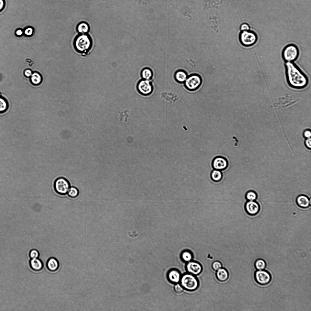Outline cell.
Listing matches in <instances>:
<instances>
[{"label": "cell", "mask_w": 311, "mask_h": 311, "mask_svg": "<svg viewBox=\"0 0 311 311\" xmlns=\"http://www.w3.org/2000/svg\"><path fill=\"white\" fill-rule=\"evenodd\" d=\"M137 88L138 92L144 96L150 95L153 90V87L150 80L143 79L138 82Z\"/></svg>", "instance_id": "obj_9"}, {"label": "cell", "mask_w": 311, "mask_h": 311, "mask_svg": "<svg viewBox=\"0 0 311 311\" xmlns=\"http://www.w3.org/2000/svg\"><path fill=\"white\" fill-rule=\"evenodd\" d=\"M73 45L75 50L82 56L89 54L93 46L92 38L88 34H78L74 39Z\"/></svg>", "instance_id": "obj_2"}, {"label": "cell", "mask_w": 311, "mask_h": 311, "mask_svg": "<svg viewBox=\"0 0 311 311\" xmlns=\"http://www.w3.org/2000/svg\"><path fill=\"white\" fill-rule=\"evenodd\" d=\"M212 166L214 170L220 171L226 169L229 165L228 161L225 157L219 156L215 158L212 162Z\"/></svg>", "instance_id": "obj_10"}, {"label": "cell", "mask_w": 311, "mask_h": 311, "mask_svg": "<svg viewBox=\"0 0 311 311\" xmlns=\"http://www.w3.org/2000/svg\"><path fill=\"white\" fill-rule=\"evenodd\" d=\"M244 208L247 214L251 216L258 214L260 210L259 204L255 201H247L245 204Z\"/></svg>", "instance_id": "obj_11"}, {"label": "cell", "mask_w": 311, "mask_h": 311, "mask_svg": "<svg viewBox=\"0 0 311 311\" xmlns=\"http://www.w3.org/2000/svg\"><path fill=\"white\" fill-rule=\"evenodd\" d=\"M202 82V78L197 74H192L188 76L184 82L187 89L190 91H194L201 86Z\"/></svg>", "instance_id": "obj_7"}, {"label": "cell", "mask_w": 311, "mask_h": 311, "mask_svg": "<svg viewBox=\"0 0 311 311\" xmlns=\"http://www.w3.org/2000/svg\"><path fill=\"white\" fill-rule=\"evenodd\" d=\"M90 26L87 22L81 21L77 25L76 29L78 34H88L90 31Z\"/></svg>", "instance_id": "obj_14"}, {"label": "cell", "mask_w": 311, "mask_h": 311, "mask_svg": "<svg viewBox=\"0 0 311 311\" xmlns=\"http://www.w3.org/2000/svg\"><path fill=\"white\" fill-rule=\"evenodd\" d=\"M221 263L218 261H215L212 264V268L214 270L217 271L222 268Z\"/></svg>", "instance_id": "obj_29"}, {"label": "cell", "mask_w": 311, "mask_h": 311, "mask_svg": "<svg viewBox=\"0 0 311 311\" xmlns=\"http://www.w3.org/2000/svg\"><path fill=\"white\" fill-rule=\"evenodd\" d=\"M186 268L189 274L194 276L200 274L203 271L202 265L195 261H191L188 262L186 265Z\"/></svg>", "instance_id": "obj_12"}, {"label": "cell", "mask_w": 311, "mask_h": 311, "mask_svg": "<svg viewBox=\"0 0 311 311\" xmlns=\"http://www.w3.org/2000/svg\"><path fill=\"white\" fill-rule=\"evenodd\" d=\"M254 278L257 283L262 286L269 284L272 279L271 274L268 271L264 270L256 271L254 274Z\"/></svg>", "instance_id": "obj_8"}, {"label": "cell", "mask_w": 311, "mask_h": 311, "mask_svg": "<svg viewBox=\"0 0 311 311\" xmlns=\"http://www.w3.org/2000/svg\"><path fill=\"white\" fill-rule=\"evenodd\" d=\"M1 96V93H0V97Z\"/></svg>", "instance_id": "obj_38"}, {"label": "cell", "mask_w": 311, "mask_h": 311, "mask_svg": "<svg viewBox=\"0 0 311 311\" xmlns=\"http://www.w3.org/2000/svg\"><path fill=\"white\" fill-rule=\"evenodd\" d=\"M168 278L171 282L176 283H178L181 279L180 273L176 270L170 271L168 274Z\"/></svg>", "instance_id": "obj_16"}, {"label": "cell", "mask_w": 311, "mask_h": 311, "mask_svg": "<svg viewBox=\"0 0 311 311\" xmlns=\"http://www.w3.org/2000/svg\"><path fill=\"white\" fill-rule=\"evenodd\" d=\"M79 194V191L76 187H71L70 188L67 194L68 196L72 198H75L78 197Z\"/></svg>", "instance_id": "obj_27"}, {"label": "cell", "mask_w": 311, "mask_h": 311, "mask_svg": "<svg viewBox=\"0 0 311 311\" xmlns=\"http://www.w3.org/2000/svg\"><path fill=\"white\" fill-rule=\"evenodd\" d=\"M287 81L291 87L299 89L304 88L308 84L306 76L293 62H286Z\"/></svg>", "instance_id": "obj_1"}, {"label": "cell", "mask_w": 311, "mask_h": 311, "mask_svg": "<svg viewBox=\"0 0 311 311\" xmlns=\"http://www.w3.org/2000/svg\"><path fill=\"white\" fill-rule=\"evenodd\" d=\"M305 145L307 148L310 149L311 147V138L307 139L305 141Z\"/></svg>", "instance_id": "obj_36"}, {"label": "cell", "mask_w": 311, "mask_h": 311, "mask_svg": "<svg viewBox=\"0 0 311 311\" xmlns=\"http://www.w3.org/2000/svg\"><path fill=\"white\" fill-rule=\"evenodd\" d=\"M8 103L4 98L0 97V114L5 113L8 108Z\"/></svg>", "instance_id": "obj_23"}, {"label": "cell", "mask_w": 311, "mask_h": 311, "mask_svg": "<svg viewBox=\"0 0 311 311\" xmlns=\"http://www.w3.org/2000/svg\"><path fill=\"white\" fill-rule=\"evenodd\" d=\"M47 265L49 270L55 272L59 269L60 264L57 259L54 258H51L48 260Z\"/></svg>", "instance_id": "obj_15"}, {"label": "cell", "mask_w": 311, "mask_h": 311, "mask_svg": "<svg viewBox=\"0 0 311 311\" xmlns=\"http://www.w3.org/2000/svg\"><path fill=\"white\" fill-rule=\"evenodd\" d=\"M250 29V25L247 23H243L240 26V29L241 31L249 30Z\"/></svg>", "instance_id": "obj_32"}, {"label": "cell", "mask_w": 311, "mask_h": 311, "mask_svg": "<svg viewBox=\"0 0 311 311\" xmlns=\"http://www.w3.org/2000/svg\"><path fill=\"white\" fill-rule=\"evenodd\" d=\"M34 30V28L31 27L26 28L24 31V34L27 37H31L33 34Z\"/></svg>", "instance_id": "obj_30"}, {"label": "cell", "mask_w": 311, "mask_h": 311, "mask_svg": "<svg viewBox=\"0 0 311 311\" xmlns=\"http://www.w3.org/2000/svg\"><path fill=\"white\" fill-rule=\"evenodd\" d=\"M304 137L306 139L310 138L311 136V132L310 129H306L305 130L303 133Z\"/></svg>", "instance_id": "obj_33"}, {"label": "cell", "mask_w": 311, "mask_h": 311, "mask_svg": "<svg viewBox=\"0 0 311 311\" xmlns=\"http://www.w3.org/2000/svg\"><path fill=\"white\" fill-rule=\"evenodd\" d=\"M33 72L30 69H27L24 72V75L25 76L28 78L31 77L32 74H33Z\"/></svg>", "instance_id": "obj_35"}, {"label": "cell", "mask_w": 311, "mask_h": 311, "mask_svg": "<svg viewBox=\"0 0 311 311\" xmlns=\"http://www.w3.org/2000/svg\"><path fill=\"white\" fill-rule=\"evenodd\" d=\"M30 265L32 270L35 271H40L43 266L42 261L38 258L32 259L30 262Z\"/></svg>", "instance_id": "obj_19"}, {"label": "cell", "mask_w": 311, "mask_h": 311, "mask_svg": "<svg viewBox=\"0 0 311 311\" xmlns=\"http://www.w3.org/2000/svg\"><path fill=\"white\" fill-rule=\"evenodd\" d=\"M188 77L186 72L182 70L177 71L174 75V78L176 81L180 83L185 82Z\"/></svg>", "instance_id": "obj_18"}, {"label": "cell", "mask_w": 311, "mask_h": 311, "mask_svg": "<svg viewBox=\"0 0 311 311\" xmlns=\"http://www.w3.org/2000/svg\"><path fill=\"white\" fill-rule=\"evenodd\" d=\"M55 191L58 194L64 195L67 194L71 187L69 182L64 177L58 178L55 181L54 184Z\"/></svg>", "instance_id": "obj_6"}, {"label": "cell", "mask_w": 311, "mask_h": 311, "mask_svg": "<svg viewBox=\"0 0 311 311\" xmlns=\"http://www.w3.org/2000/svg\"><path fill=\"white\" fill-rule=\"evenodd\" d=\"M257 197V193L253 190L247 191L245 195V198L247 201H255Z\"/></svg>", "instance_id": "obj_25"}, {"label": "cell", "mask_w": 311, "mask_h": 311, "mask_svg": "<svg viewBox=\"0 0 311 311\" xmlns=\"http://www.w3.org/2000/svg\"><path fill=\"white\" fill-rule=\"evenodd\" d=\"M184 289L182 286L179 284L176 285L174 288L175 292L177 294L182 293L183 292Z\"/></svg>", "instance_id": "obj_28"}, {"label": "cell", "mask_w": 311, "mask_h": 311, "mask_svg": "<svg viewBox=\"0 0 311 311\" xmlns=\"http://www.w3.org/2000/svg\"><path fill=\"white\" fill-rule=\"evenodd\" d=\"M24 33V31L21 29H18L15 32L16 35L18 37L22 36Z\"/></svg>", "instance_id": "obj_37"}, {"label": "cell", "mask_w": 311, "mask_h": 311, "mask_svg": "<svg viewBox=\"0 0 311 311\" xmlns=\"http://www.w3.org/2000/svg\"><path fill=\"white\" fill-rule=\"evenodd\" d=\"M299 53V48L296 44H289L282 50V57L286 62H293L298 58Z\"/></svg>", "instance_id": "obj_3"}, {"label": "cell", "mask_w": 311, "mask_h": 311, "mask_svg": "<svg viewBox=\"0 0 311 311\" xmlns=\"http://www.w3.org/2000/svg\"><path fill=\"white\" fill-rule=\"evenodd\" d=\"M141 76L143 79L150 80L153 77V71L149 68H144L141 72Z\"/></svg>", "instance_id": "obj_22"}, {"label": "cell", "mask_w": 311, "mask_h": 311, "mask_svg": "<svg viewBox=\"0 0 311 311\" xmlns=\"http://www.w3.org/2000/svg\"><path fill=\"white\" fill-rule=\"evenodd\" d=\"M29 255L31 259L37 258L39 256V253L37 250H33L31 251Z\"/></svg>", "instance_id": "obj_31"}, {"label": "cell", "mask_w": 311, "mask_h": 311, "mask_svg": "<svg viewBox=\"0 0 311 311\" xmlns=\"http://www.w3.org/2000/svg\"><path fill=\"white\" fill-rule=\"evenodd\" d=\"M223 174L221 171L216 170H213L211 173V177L214 182H220L223 178Z\"/></svg>", "instance_id": "obj_20"}, {"label": "cell", "mask_w": 311, "mask_h": 311, "mask_svg": "<svg viewBox=\"0 0 311 311\" xmlns=\"http://www.w3.org/2000/svg\"><path fill=\"white\" fill-rule=\"evenodd\" d=\"M296 202L297 205L302 209H307L310 206V199L305 195H299L296 198Z\"/></svg>", "instance_id": "obj_13"}, {"label": "cell", "mask_w": 311, "mask_h": 311, "mask_svg": "<svg viewBox=\"0 0 311 311\" xmlns=\"http://www.w3.org/2000/svg\"><path fill=\"white\" fill-rule=\"evenodd\" d=\"M42 81V77L39 73L35 72L33 73L31 77V83L35 85L40 84Z\"/></svg>", "instance_id": "obj_21"}, {"label": "cell", "mask_w": 311, "mask_h": 311, "mask_svg": "<svg viewBox=\"0 0 311 311\" xmlns=\"http://www.w3.org/2000/svg\"><path fill=\"white\" fill-rule=\"evenodd\" d=\"M181 257L184 261L188 262L192 260L193 256L192 253L190 251L186 250L182 252L181 255Z\"/></svg>", "instance_id": "obj_26"}, {"label": "cell", "mask_w": 311, "mask_h": 311, "mask_svg": "<svg viewBox=\"0 0 311 311\" xmlns=\"http://www.w3.org/2000/svg\"><path fill=\"white\" fill-rule=\"evenodd\" d=\"M216 276L218 280L224 282L228 280L229 274L227 270L221 268L217 271Z\"/></svg>", "instance_id": "obj_17"}, {"label": "cell", "mask_w": 311, "mask_h": 311, "mask_svg": "<svg viewBox=\"0 0 311 311\" xmlns=\"http://www.w3.org/2000/svg\"><path fill=\"white\" fill-rule=\"evenodd\" d=\"M6 6L5 0H0V12H2Z\"/></svg>", "instance_id": "obj_34"}, {"label": "cell", "mask_w": 311, "mask_h": 311, "mask_svg": "<svg viewBox=\"0 0 311 311\" xmlns=\"http://www.w3.org/2000/svg\"><path fill=\"white\" fill-rule=\"evenodd\" d=\"M181 285L188 291H193L198 288L199 283L195 276L190 274L184 275L181 279Z\"/></svg>", "instance_id": "obj_5"}, {"label": "cell", "mask_w": 311, "mask_h": 311, "mask_svg": "<svg viewBox=\"0 0 311 311\" xmlns=\"http://www.w3.org/2000/svg\"><path fill=\"white\" fill-rule=\"evenodd\" d=\"M254 265L255 268L257 270H264L266 268V263L263 259H259L256 261Z\"/></svg>", "instance_id": "obj_24"}, {"label": "cell", "mask_w": 311, "mask_h": 311, "mask_svg": "<svg viewBox=\"0 0 311 311\" xmlns=\"http://www.w3.org/2000/svg\"><path fill=\"white\" fill-rule=\"evenodd\" d=\"M239 39L243 46L249 47L253 46L256 43L258 36L256 32L250 30L241 31L239 34Z\"/></svg>", "instance_id": "obj_4"}]
</instances>
